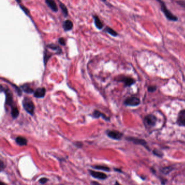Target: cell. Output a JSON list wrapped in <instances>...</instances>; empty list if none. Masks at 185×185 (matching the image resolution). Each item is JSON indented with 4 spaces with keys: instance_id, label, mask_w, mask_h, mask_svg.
Instances as JSON below:
<instances>
[{
    "instance_id": "17",
    "label": "cell",
    "mask_w": 185,
    "mask_h": 185,
    "mask_svg": "<svg viewBox=\"0 0 185 185\" xmlns=\"http://www.w3.org/2000/svg\"><path fill=\"white\" fill-rule=\"evenodd\" d=\"M21 87L23 91L27 94H31L34 92L33 89H32L31 87H30V86L27 84H25L22 85Z\"/></svg>"
},
{
    "instance_id": "23",
    "label": "cell",
    "mask_w": 185,
    "mask_h": 185,
    "mask_svg": "<svg viewBox=\"0 0 185 185\" xmlns=\"http://www.w3.org/2000/svg\"><path fill=\"white\" fill-rule=\"evenodd\" d=\"M51 55H49V53L46 51V50H45V52H44V64H45V65H46V64H47V62H48V59H50V58H51Z\"/></svg>"
},
{
    "instance_id": "6",
    "label": "cell",
    "mask_w": 185,
    "mask_h": 185,
    "mask_svg": "<svg viewBox=\"0 0 185 185\" xmlns=\"http://www.w3.org/2000/svg\"><path fill=\"white\" fill-rule=\"evenodd\" d=\"M117 80L118 82L123 83L125 86H130L135 83L134 79L129 77L120 76Z\"/></svg>"
},
{
    "instance_id": "27",
    "label": "cell",
    "mask_w": 185,
    "mask_h": 185,
    "mask_svg": "<svg viewBox=\"0 0 185 185\" xmlns=\"http://www.w3.org/2000/svg\"><path fill=\"white\" fill-rule=\"evenodd\" d=\"M48 179L46 178H41L40 179H39V182H40L41 184H46L47 181H48Z\"/></svg>"
},
{
    "instance_id": "11",
    "label": "cell",
    "mask_w": 185,
    "mask_h": 185,
    "mask_svg": "<svg viewBox=\"0 0 185 185\" xmlns=\"http://www.w3.org/2000/svg\"><path fill=\"white\" fill-rule=\"evenodd\" d=\"M91 116L94 118H99L100 117H102L103 120H106V121H109L110 120V118L108 117L107 116L104 115V113H101V111H98L97 110H95L92 113Z\"/></svg>"
},
{
    "instance_id": "8",
    "label": "cell",
    "mask_w": 185,
    "mask_h": 185,
    "mask_svg": "<svg viewBox=\"0 0 185 185\" xmlns=\"http://www.w3.org/2000/svg\"><path fill=\"white\" fill-rule=\"evenodd\" d=\"M90 174L93 178H96L98 180H105L108 178V176L106 174L102 172H94L92 170H89Z\"/></svg>"
},
{
    "instance_id": "30",
    "label": "cell",
    "mask_w": 185,
    "mask_h": 185,
    "mask_svg": "<svg viewBox=\"0 0 185 185\" xmlns=\"http://www.w3.org/2000/svg\"><path fill=\"white\" fill-rule=\"evenodd\" d=\"M156 87L155 86H150L148 87V91L149 92H154L156 90Z\"/></svg>"
},
{
    "instance_id": "20",
    "label": "cell",
    "mask_w": 185,
    "mask_h": 185,
    "mask_svg": "<svg viewBox=\"0 0 185 185\" xmlns=\"http://www.w3.org/2000/svg\"><path fill=\"white\" fill-rule=\"evenodd\" d=\"M19 111H18V108L16 107H11V115L13 119H16L18 117V115H19Z\"/></svg>"
},
{
    "instance_id": "14",
    "label": "cell",
    "mask_w": 185,
    "mask_h": 185,
    "mask_svg": "<svg viewBox=\"0 0 185 185\" xmlns=\"http://www.w3.org/2000/svg\"><path fill=\"white\" fill-rule=\"evenodd\" d=\"M93 18H94V25H95L97 29H102L103 28L104 25H103L102 21H101L100 18H99V17L96 15H94Z\"/></svg>"
},
{
    "instance_id": "10",
    "label": "cell",
    "mask_w": 185,
    "mask_h": 185,
    "mask_svg": "<svg viewBox=\"0 0 185 185\" xmlns=\"http://www.w3.org/2000/svg\"><path fill=\"white\" fill-rule=\"evenodd\" d=\"M177 124L180 126H185V110H181L179 113Z\"/></svg>"
},
{
    "instance_id": "5",
    "label": "cell",
    "mask_w": 185,
    "mask_h": 185,
    "mask_svg": "<svg viewBox=\"0 0 185 185\" xmlns=\"http://www.w3.org/2000/svg\"><path fill=\"white\" fill-rule=\"evenodd\" d=\"M124 104L130 106H136L140 104L141 101L140 99L135 97H130L127 98L124 101Z\"/></svg>"
},
{
    "instance_id": "21",
    "label": "cell",
    "mask_w": 185,
    "mask_h": 185,
    "mask_svg": "<svg viewBox=\"0 0 185 185\" xmlns=\"http://www.w3.org/2000/svg\"><path fill=\"white\" fill-rule=\"evenodd\" d=\"M59 2V6L62 9V14H64V16H65V17L67 16L69 12H68V10H67V8L66 7V6L64 4H62V2Z\"/></svg>"
},
{
    "instance_id": "25",
    "label": "cell",
    "mask_w": 185,
    "mask_h": 185,
    "mask_svg": "<svg viewBox=\"0 0 185 185\" xmlns=\"http://www.w3.org/2000/svg\"><path fill=\"white\" fill-rule=\"evenodd\" d=\"M176 2L181 7L183 8H185V2L182 1V0H179V1H176Z\"/></svg>"
},
{
    "instance_id": "24",
    "label": "cell",
    "mask_w": 185,
    "mask_h": 185,
    "mask_svg": "<svg viewBox=\"0 0 185 185\" xmlns=\"http://www.w3.org/2000/svg\"><path fill=\"white\" fill-rule=\"evenodd\" d=\"M58 43L60 45H61L62 46H65L66 42L65 39L63 38H60L58 40Z\"/></svg>"
},
{
    "instance_id": "7",
    "label": "cell",
    "mask_w": 185,
    "mask_h": 185,
    "mask_svg": "<svg viewBox=\"0 0 185 185\" xmlns=\"http://www.w3.org/2000/svg\"><path fill=\"white\" fill-rule=\"evenodd\" d=\"M106 134L109 138L116 140H120L123 135L122 133L116 130H107Z\"/></svg>"
},
{
    "instance_id": "12",
    "label": "cell",
    "mask_w": 185,
    "mask_h": 185,
    "mask_svg": "<svg viewBox=\"0 0 185 185\" xmlns=\"http://www.w3.org/2000/svg\"><path fill=\"white\" fill-rule=\"evenodd\" d=\"M45 2L47 6L50 8L52 11L54 12H57L58 11V7L55 0H45Z\"/></svg>"
},
{
    "instance_id": "33",
    "label": "cell",
    "mask_w": 185,
    "mask_h": 185,
    "mask_svg": "<svg viewBox=\"0 0 185 185\" xmlns=\"http://www.w3.org/2000/svg\"><path fill=\"white\" fill-rule=\"evenodd\" d=\"M21 0H16V1L18 3V4H20V3H21Z\"/></svg>"
},
{
    "instance_id": "28",
    "label": "cell",
    "mask_w": 185,
    "mask_h": 185,
    "mask_svg": "<svg viewBox=\"0 0 185 185\" xmlns=\"http://www.w3.org/2000/svg\"><path fill=\"white\" fill-rule=\"evenodd\" d=\"M153 153H154L155 155L159 156V157L162 156V154L161 152H160L159 150H154Z\"/></svg>"
},
{
    "instance_id": "2",
    "label": "cell",
    "mask_w": 185,
    "mask_h": 185,
    "mask_svg": "<svg viewBox=\"0 0 185 185\" xmlns=\"http://www.w3.org/2000/svg\"><path fill=\"white\" fill-rule=\"evenodd\" d=\"M22 106L26 111L29 115L33 116L34 113L35 105L31 99L28 97H25L22 102Z\"/></svg>"
},
{
    "instance_id": "15",
    "label": "cell",
    "mask_w": 185,
    "mask_h": 185,
    "mask_svg": "<svg viewBox=\"0 0 185 185\" xmlns=\"http://www.w3.org/2000/svg\"><path fill=\"white\" fill-rule=\"evenodd\" d=\"M128 140L129 141L134 142L135 144L141 145L145 147L147 146V142L142 139H139V138H128Z\"/></svg>"
},
{
    "instance_id": "18",
    "label": "cell",
    "mask_w": 185,
    "mask_h": 185,
    "mask_svg": "<svg viewBox=\"0 0 185 185\" xmlns=\"http://www.w3.org/2000/svg\"><path fill=\"white\" fill-rule=\"evenodd\" d=\"M47 47L53 51H55L58 54H60L62 53V49L57 45L53 44H49L47 45Z\"/></svg>"
},
{
    "instance_id": "19",
    "label": "cell",
    "mask_w": 185,
    "mask_h": 185,
    "mask_svg": "<svg viewBox=\"0 0 185 185\" xmlns=\"http://www.w3.org/2000/svg\"><path fill=\"white\" fill-rule=\"evenodd\" d=\"M104 32L110 34L111 36H117L118 35V34L117 33L115 30H113V28H111L109 27H106L104 29Z\"/></svg>"
},
{
    "instance_id": "32",
    "label": "cell",
    "mask_w": 185,
    "mask_h": 185,
    "mask_svg": "<svg viewBox=\"0 0 185 185\" xmlns=\"http://www.w3.org/2000/svg\"><path fill=\"white\" fill-rule=\"evenodd\" d=\"M91 184H99V183L96 182H91Z\"/></svg>"
},
{
    "instance_id": "29",
    "label": "cell",
    "mask_w": 185,
    "mask_h": 185,
    "mask_svg": "<svg viewBox=\"0 0 185 185\" xmlns=\"http://www.w3.org/2000/svg\"><path fill=\"white\" fill-rule=\"evenodd\" d=\"M74 145H76V147H78V148H81L83 146V144L81 142H77L76 143H74Z\"/></svg>"
},
{
    "instance_id": "31",
    "label": "cell",
    "mask_w": 185,
    "mask_h": 185,
    "mask_svg": "<svg viewBox=\"0 0 185 185\" xmlns=\"http://www.w3.org/2000/svg\"><path fill=\"white\" fill-rule=\"evenodd\" d=\"M0 168H1V172H2V170L4 169V162H2V161H1V166H0Z\"/></svg>"
},
{
    "instance_id": "22",
    "label": "cell",
    "mask_w": 185,
    "mask_h": 185,
    "mask_svg": "<svg viewBox=\"0 0 185 185\" xmlns=\"http://www.w3.org/2000/svg\"><path fill=\"white\" fill-rule=\"evenodd\" d=\"M92 168L96 169H99V170H101V171H105V172H110V169L108 167H106L105 166H102V165H97V166H92Z\"/></svg>"
},
{
    "instance_id": "13",
    "label": "cell",
    "mask_w": 185,
    "mask_h": 185,
    "mask_svg": "<svg viewBox=\"0 0 185 185\" xmlns=\"http://www.w3.org/2000/svg\"><path fill=\"white\" fill-rule=\"evenodd\" d=\"M62 27H63V29L64 30V31H65V32L69 31V30L72 29L73 27V24L71 20H66L63 23Z\"/></svg>"
},
{
    "instance_id": "9",
    "label": "cell",
    "mask_w": 185,
    "mask_h": 185,
    "mask_svg": "<svg viewBox=\"0 0 185 185\" xmlns=\"http://www.w3.org/2000/svg\"><path fill=\"white\" fill-rule=\"evenodd\" d=\"M46 92V90L45 87H39L34 92V97L37 98H44L45 96Z\"/></svg>"
},
{
    "instance_id": "4",
    "label": "cell",
    "mask_w": 185,
    "mask_h": 185,
    "mask_svg": "<svg viewBox=\"0 0 185 185\" xmlns=\"http://www.w3.org/2000/svg\"><path fill=\"white\" fill-rule=\"evenodd\" d=\"M1 92L4 91V92L6 94V102L5 104L6 105L11 106V107H13V94L11 93V91L8 89H3V86L1 85Z\"/></svg>"
},
{
    "instance_id": "26",
    "label": "cell",
    "mask_w": 185,
    "mask_h": 185,
    "mask_svg": "<svg viewBox=\"0 0 185 185\" xmlns=\"http://www.w3.org/2000/svg\"><path fill=\"white\" fill-rule=\"evenodd\" d=\"M20 7L22 9V11L25 13L26 14H29V11L27 8H26L25 7H24V6H21V5H20Z\"/></svg>"
},
{
    "instance_id": "16",
    "label": "cell",
    "mask_w": 185,
    "mask_h": 185,
    "mask_svg": "<svg viewBox=\"0 0 185 185\" xmlns=\"http://www.w3.org/2000/svg\"><path fill=\"white\" fill-rule=\"evenodd\" d=\"M15 142L20 146H25L27 145V140L21 136H18L15 138Z\"/></svg>"
},
{
    "instance_id": "1",
    "label": "cell",
    "mask_w": 185,
    "mask_h": 185,
    "mask_svg": "<svg viewBox=\"0 0 185 185\" xmlns=\"http://www.w3.org/2000/svg\"><path fill=\"white\" fill-rule=\"evenodd\" d=\"M160 4V7L161 10L162 11L164 16L168 20L171 21H174L176 22L178 21V16L174 15L172 12H171L168 8L166 5L165 3L162 0H156Z\"/></svg>"
},
{
    "instance_id": "34",
    "label": "cell",
    "mask_w": 185,
    "mask_h": 185,
    "mask_svg": "<svg viewBox=\"0 0 185 185\" xmlns=\"http://www.w3.org/2000/svg\"><path fill=\"white\" fill-rule=\"evenodd\" d=\"M103 2H105L106 1V0H102Z\"/></svg>"
},
{
    "instance_id": "3",
    "label": "cell",
    "mask_w": 185,
    "mask_h": 185,
    "mask_svg": "<svg viewBox=\"0 0 185 185\" xmlns=\"http://www.w3.org/2000/svg\"><path fill=\"white\" fill-rule=\"evenodd\" d=\"M157 122V118L155 115L149 114L145 116L144 118V124L147 128H151L155 125Z\"/></svg>"
}]
</instances>
